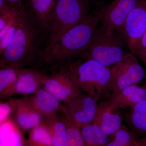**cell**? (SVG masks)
<instances>
[{"label": "cell", "instance_id": "6", "mask_svg": "<svg viewBox=\"0 0 146 146\" xmlns=\"http://www.w3.org/2000/svg\"><path fill=\"white\" fill-rule=\"evenodd\" d=\"M111 78L107 91L111 94L145 79L146 72L133 54H126L120 62L110 67Z\"/></svg>", "mask_w": 146, "mask_h": 146}, {"label": "cell", "instance_id": "15", "mask_svg": "<svg viewBox=\"0 0 146 146\" xmlns=\"http://www.w3.org/2000/svg\"><path fill=\"white\" fill-rule=\"evenodd\" d=\"M27 97L32 105L45 120L54 117L60 112L62 105L60 101L43 87Z\"/></svg>", "mask_w": 146, "mask_h": 146}, {"label": "cell", "instance_id": "19", "mask_svg": "<svg viewBox=\"0 0 146 146\" xmlns=\"http://www.w3.org/2000/svg\"><path fill=\"white\" fill-rule=\"evenodd\" d=\"M49 129L52 146H65L67 141L66 126L60 112L57 115L45 120Z\"/></svg>", "mask_w": 146, "mask_h": 146}, {"label": "cell", "instance_id": "10", "mask_svg": "<svg viewBox=\"0 0 146 146\" xmlns=\"http://www.w3.org/2000/svg\"><path fill=\"white\" fill-rule=\"evenodd\" d=\"M98 100L81 92L62 104L80 128L93 123L97 112Z\"/></svg>", "mask_w": 146, "mask_h": 146}, {"label": "cell", "instance_id": "2", "mask_svg": "<svg viewBox=\"0 0 146 146\" xmlns=\"http://www.w3.org/2000/svg\"><path fill=\"white\" fill-rule=\"evenodd\" d=\"M96 11L65 33L49 50L41 55L42 65L56 69L75 61L89 46L99 26Z\"/></svg>", "mask_w": 146, "mask_h": 146}, {"label": "cell", "instance_id": "27", "mask_svg": "<svg viewBox=\"0 0 146 146\" xmlns=\"http://www.w3.org/2000/svg\"><path fill=\"white\" fill-rule=\"evenodd\" d=\"M138 146H146V136L138 138Z\"/></svg>", "mask_w": 146, "mask_h": 146}, {"label": "cell", "instance_id": "24", "mask_svg": "<svg viewBox=\"0 0 146 146\" xmlns=\"http://www.w3.org/2000/svg\"><path fill=\"white\" fill-rule=\"evenodd\" d=\"M19 99L12 98L0 103V123L1 125L5 122L11 115L17 106Z\"/></svg>", "mask_w": 146, "mask_h": 146}, {"label": "cell", "instance_id": "4", "mask_svg": "<svg viewBox=\"0 0 146 146\" xmlns=\"http://www.w3.org/2000/svg\"><path fill=\"white\" fill-rule=\"evenodd\" d=\"M126 42L122 35L99 25L89 46L79 59H92L110 68L120 62L125 54L123 47Z\"/></svg>", "mask_w": 146, "mask_h": 146}, {"label": "cell", "instance_id": "17", "mask_svg": "<svg viewBox=\"0 0 146 146\" xmlns=\"http://www.w3.org/2000/svg\"><path fill=\"white\" fill-rule=\"evenodd\" d=\"M60 113L64 120L67 131V141L65 146H86L82 134L81 128L73 119L62 104Z\"/></svg>", "mask_w": 146, "mask_h": 146}, {"label": "cell", "instance_id": "18", "mask_svg": "<svg viewBox=\"0 0 146 146\" xmlns=\"http://www.w3.org/2000/svg\"><path fill=\"white\" fill-rule=\"evenodd\" d=\"M57 0H28L27 6L31 12L44 29L52 13Z\"/></svg>", "mask_w": 146, "mask_h": 146}, {"label": "cell", "instance_id": "13", "mask_svg": "<svg viewBox=\"0 0 146 146\" xmlns=\"http://www.w3.org/2000/svg\"><path fill=\"white\" fill-rule=\"evenodd\" d=\"M146 100V84L131 85L111 94L108 100L110 107L115 109H127Z\"/></svg>", "mask_w": 146, "mask_h": 146}, {"label": "cell", "instance_id": "21", "mask_svg": "<svg viewBox=\"0 0 146 146\" xmlns=\"http://www.w3.org/2000/svg\"><path fill=\"white\" fill-rule=\"evenodd\" d=\"M0 98L6 99L16 82L21 67L9 65L0 67Z\"/></svg>", "mask_w": 146, "mask_h": 146}, {"label": "cell", "instance_id": "16", "mask_svg": "<svg viewBox=\"0 0 146 146\" xmlns=\"http://www.w3.org/2000/svg\"><path fill=\"white\" fill-rule=\"evenodd\" d=\"M126 122L137 137L146 136V100L127 109Z\"/></svg>", "mask_w": 146, "mask_h": 146}, {"label": "cell", "instance_id": "7", "mask_svg": "<svg viewBox=\"0 0 146 146\" xmlns=\"http://www.w3.org/2000/svg\"><path fill=\"white\" fill-rule=\"evenodd\" d=\"M43 87L63 103L74 98L82 92L74 76L65 66L47 74Z\"/></svg>", "mask_w": 146, "mask_h": 146}, {"label": "cell", "instance_id": "20", "mask_svg": "<svg viewBox=\"0 0 146 146\" xmlns=\"http://www.w3.org/2000/svg\"><path fill=\"white\" fill-rule=\"evenodd\" d=\"M81 131L86 146H106L109 141V136L94 122L82 127Z\"/></svg>", "mask_w": 146, "mask_h": 146}, {"label": "cell", "instance_id": "22", "mask_svg": "<svg viewBox=\"0 0 146 146\" xmlns=\"http://www.w3.org/2000/svg\"><path fill=\"white\" fill-rule=\"evenodd\" d=\"M111 136L106 146H138V137L124 125Z\"/></svg>", "mask_w": 146, "mask_h": 146}, {"label": "cell", "instance_id": "11", "mask_svg": "<svg viewBox=\"0 0 146 146\" xmlns=\"http://www.w3.org/2000/svg\"><path fill=\"white\" fill-rule=\"evenodd\" d=\"M46 75L36 68H21L16 82L9 92L7 98L15 94L27 96L35 94L43 87Z\"/></svg>", "mask_w": 146, "mask_h": 146}, {"label": "cell", "instance_id": "8", "mask_svg": "<svg viewBox=\"0 0 146 146\" xmlns=\"http://www.w3.org/2000/svg\"><path fill=\"white\" fill-rule=\"evenodd\" d=\"M146 30V0H139L120 33L131 53L136 56L138 45Z\"/></svg>", "mask_w": 146, "mask_h": 146}, {"label": "cell", "instance_id": "25", "mask_svg": "<svg viewBox=\"0 0 146 146\" xmlns=\"http://www.w3.org/2000/svg\"><path fill=\"white\" fill-rule=\"evenodd\" d=\"M18 24V16L17 21L11 27L5 36L2 39H0V54L1 55L5 51L13 41L16 33Z\"/></svg>", "mask_w": 146, "mask_h": 146}, {"label": "cell", "instance_id": "12", "mask_svg": "<svg viewBox=\"0 0 146 146\" xmlns=\"http://www.w3.org/2000/svg\"><path fill=\"white\" fill-rule=\"evenodd\" d=\"M12 116L16 124L23 131L31 130L45 121L43 116L32 105L27 97L18 99Z\"/></svg>", "mask_w": 146, "mask_h": 146}, {"label": "cell", "instance_id": "23", "mask_svg": "<svg viewBox=\"0 0 146 146\" xmlns=\"http://www.w3.org/2000/svg\"><path fill=\"white\" fill-rule=\"evenodd\" d=\"M28 142L30 146H52L50 132L45 121L30 130Z\"/></svg>", "mask_w": 146, "mask_h": 146}, {"label": "cell", "instance_id": "14", "mask_svg": "<svg viewBox=\"0 0 146 146\" xmlns=\"http://www.w3.org/2000/svg\"><path fill=\"white\" fill-rule=\"evenodd\" d=\"M118 109L110 107L107 101L98 104L93 122L108 136H112L122 125V117Z\"/></svg>", "mask_w": 146, "mask_h": 146}, {"label": "cell", "instance_id": "5", "mask_svg": "<svg viewBox=\"0 0 146 146\" xmlns=\"http://www.w3.org/2000/svg\"><path fill=\"white\" fill-rule=\"evenodd\" d=\"M72 74L82 92L97 100L107 91L110 68L92 59L78 60L65 66Z\"/></svg>", "mask_w": 146, "mask_h": 146}, {"label": "cell", "instance_id": "26", "mask_svg": "<svg viewBox=\"0 0 146 146\" xmlns=\"http://www.w3.org/2000/svg\"><path fill=\"white\" fill-rule=\"evenodd\" d=\"M136 56L139 58L146 66V30L138 45Z\"/></svg>", "mask_w": 146, "mask_h": 146}, {"label": "cell", "instance_id": "29", "mask_svg": "<svg viewBox=\"0 0 146 146\" xmlns=\"http://www.w3.org/2000/svg\"><path fill=\"white\" fill-rule=\"evenodd\" d=\"M144 83H145V84H146V78H145V81H144Z\"/></svg>", "mask_w": 146, "mask_h": 146}, {"label": "cell", "instance_id": "28", "mask_svg": "<svg viewBox=\"0 0 146 146\" xmlns=\"http://www.w3.org/2000/svg\"><path fill=\"white\" fill-rule=\"evenodd\" d=\"M7 2L10 3H17L21 2L22 0H5Z\"/></svg>", "mask_w": 146, "mask_h": 146}, {"label": "cell", "instance_id": "1", "mask_svg": "<svg viewBox=\"0 0 146 146\" xmlns=\"http://www.w3.org/2000/svg\"><path fill=\"white\" fill-rule=\"evenodd\" d=\"M44 40V28L27 6L21 2L15 36L9 46L1 55L0 67L13 65L23 68L36 62L42 64L41 48Z\"/></svg>", "mask_w": 146, "mask_h": 146}, {"label": "cell", "instance_id": "9", "mask_svg": "<svg viewBox=\"0 0 146 146\" xmlns=\"http://www.w3.org/2000/svg\"><path fill=\"white\" fill-rule=\"evenodd\" d=\"M139 0H113L96 11L100 22L112 31L120 32L131 12Z\"/></svg>", "mask_w": 146, "mask_h": 146}, {"label": "cell", "instance_id": "3", "mask_svg": "<svg viewBox=\"0 0 146 146\" xmlns=\"http://www.w3.org/2000/svg\"><path fill=\"white\" fill-rule=\"evenodd\" d=\"M90 8L86 0H57L45 26L41 57L65 33L83 21L90 13Z\"/></svg>", "mask_w": 146, "mask_h": 146}]
</instances>
